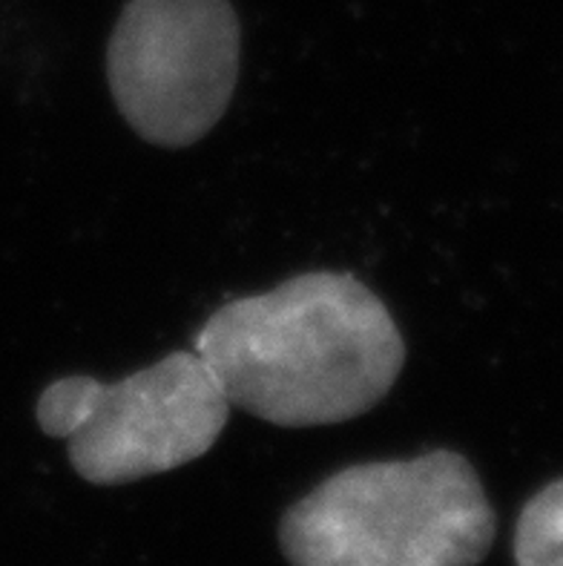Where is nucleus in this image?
<instances>
[{
    "instance_id": "obj_2",
    "label": "nucleus",
    "mask_w": 563,
    "mask_h": 566,
    "mask_svg": "<svg viewBox=\"0 0 563 566\" xmlns=\"http://www.w3.org/2000/svg\"><path fill=\"white\" fill-rule=\"evenodd\" d=\"M494 510L463 454L359 463L293 503L279 544L293 566H478Z\"/></svg>"
},
{
    "instance_id": "obj_3",
    "label": "nucleus",
    "mask_w": 563,
    "mask_h": 566,
    "mask_svg": "<svg viewBox=\"0 0 563 566\" xmlns=\"http://www.w3.org/2000/svg\"><path fill=\"white\" fill-rule=\"evenodd\" d=\"M230 400L196 348L173 352L118 382L84 374L43 388L38 426L66 440L72 469L118 486L199 460L228 426Z\"/></svg>"
},
{
    "instance_id": "obj_1",
    "label": "nucleus",
    "mask_w": 563,
    "mask_h": 566,
    "mask_svg": "<svg viewBox=\"0 0 563 566\" xmlns=\"http://www.w3.org/2000/svg\"><path fill=\"white\" fill-rule=\"evenodd\" d=\"M192 348L230 406L282 429L336 426L385 400L406 343L385 302L357 276L300 273L268 294L225 302Z\"/></svg>"
},
{
    "instance_id": "obj_4",
    "label": "nucleus",
    "mask_w": 563,
    "mask_h": 566,
    "mask_svg": "<svg viewBox=\"0 0 563 566\" xmlns=\"http://www.w3.org/2000/svg\"><path fill=\"white\" fill-rule=\"evenodd\" d=\"M239 46L230 0H129L107 43L115 107L144 142L190 147L228 113Z\"/></svg>"
},
{
    "instance_id": "obj_5",
    "label": "nucleus",
    "mask_w": 563,
    "mask_h": 566,
    "mask_svg": "<svg viewBox=\"0 0 563 566\" xmlns=\"http://www.w3.org/2000/svg\"><path fill=\"white\" fill-rule=\"evenodd\" d=\"M518 566H563V478L523 506L514 532Z\"/></svg>"
}]
</instances>
